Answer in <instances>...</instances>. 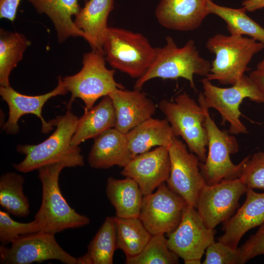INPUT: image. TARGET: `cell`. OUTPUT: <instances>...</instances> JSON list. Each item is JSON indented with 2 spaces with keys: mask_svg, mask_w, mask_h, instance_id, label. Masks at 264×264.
I'll use <instances>...</instances> for the list:
<instances>
[{
  "mask_svg": "<svg viewBox=\"0 0 264 264\" xmlns=\"http://www.w3.org/2000/svg\"><path fill=\"white\" fill-rule=\"evenodd\" d=\"M78 119L70 108H67L65 114L50 120L56 128L48 138L37 145L17 146V152L25 155V158L21 162L12 164L13 167L19 172L27 173L57 162H66L70 167L83 166L85 163L81 149L71 144Z\"/></svg>",
  "mask_w": 264,
  "mask_h": 264,
  "instance_id": "obj_1",
  "label": "cell"
},
{
  "mask_svg": "<svg viewBox=\"0 0 264 264\" xmlns=\"http://www.w3.org/2000/svg\"><path fill=\"white\" fill-rule=\"evenodd\" d=\"M66 167H70L67 163L57 162L38 170L42 198L34 220L40 225V232L55 235L66 229L85 226L90 222L87 216L78 213L69 206L62 194L59 178L62 170Z\"/></svg>",
  "mask_w": 264,
  "mask_h": 264,
  "instance_id": "obj_2",
  "label": "cell"
},
{
  "mask_svg": "<svg viewBox=\"0 0 264 264\" xmlns=\"http://www.w3.org/2000/svg\"><path fill=\"white\" fill-rule=\"evenodd\" d=\"M162 47L155 48V58L152 64L134 85L140 89L149 80L156 78L163 79L184 78L190 87L197 91L194 75L206 77L210 72L211 64L202 57L194 40H189L178 47L172 37L167 36Z\"/></svg>",
  "mask_w": 264,
  "mask_h": 264,
  "instance_id": "obj_3",
  "label": "cell"
},
{
  "mask_svg": "<svg viewBox=\"0 0 264 264\" xmlns=\"http://www.w3.org/2000/svg\"><path fill=\"white\" fill-rule=\"evenodd\" d=\"M206 47L215 58L205 77L232 86L242 78L252 57L264 48V44L242 35L219 33L208 39Z\"/></svg>",
  "mask_w": 264,
  "mask_h": 264,
  "instance_id": "obj_4",
  "label": "cell"
},
{
  "mask_svg": "<svg viewBox=\"0 0 264 264\" xmlns=\"http://www.w3.org/2000/svg\"><path fill=\"white\" fill-rule=\"evenodd\" d=\"M103 49L113 68L137 79L149 68L155 55V48L143 34L118 27H109Z\"/></svg>",
  "mask_w": 264,
  "mask_h": 264,
  "instance_id": "obj_5",
  "label": "cell"
},
{
  "mask_svg": "<svg viewBox=\"0 0 264 264\" xmlns=\"http://www.w3.org/2000/svg\"><path fill=\"white\" fill-rule=\"evenodd\" d=\"M106 61L104 52L92 50L84 54L83 67L78 72L63 78L65 88L71 94L67 108H71L76 98H79L85 105V110H88L100 98L117 88H124L114 79L115 70L106 67Z\"/></svg>",
  "mask_w": 264,
  "mask_h": 264,
  "instance_id": "obj_6",
  "label": "cell"
},
{
  "mask_svg": "<svg viewBox=\"0 0 264 264\" xmlns=\"http://www.w3.org/2000/svg\"><path fill=\"white\" fill-rule=\"evenodd\" d=\"M159 108L176 136H180L189 150L195 154L201 162H204L208 140L204 108L185 92L177 95L174 101L161 100Z\"/></svg>",
  "mask_w": 264,
  "mask_h": 264,
  "instance_id": "obj_7",
  "label": "cell"
},
{
  "mask_svg": "<svg viewBox=\"0 0 264 264\" xmlns=\"http://www.w3.org/2000/svg\"><path fill=\"white\" fill-rule=\"evenodd\" d=\"M203 91L198 97V103L209 110L214 108L220 113L222 121L229 124L232 134L247 133L248 131L240 120V106L245 98L264 103V97L249 78L244 75L235 84L229 88L213 85L206 77L201 80Z\"/></svg>",
  "mask_w": 264,
  "mask_h": 264,
  "instance_id": "obj_8",
  "label": "cell"
},
{
  "mask_svg": "<svg viewBox=\"0 0 264 264\" xmlns=\"http://www.w3.org/2000/svg\"><path fill=\"white\" fill-rule=\"evenodd\" d=\"M203 108L208 152L205 161L200 162L199 168L206 184L213 185L239 177L245 158L238 164L233 163L230 158L231 154L239 151L236 138L232 134L221 130L211 117L209 110Z\"/></svg>",
  "mask_w": 264,
  "mask_h": 264,
  "instance_id": "obj_9",
  "label": "cell"
},
{
  "mask_svg": "<svg viewBox=\"0 0 264 264\" xmlns=\"http://www.w3.org/2000/svg\"><path fill=\"white\" fill-rule=\"evenodd\" d=\"M188 149L177 137L174 138L168 147L171 168L166 183L188 205L196 208L199 194L207 184L200 170L199 158Z\"/></svg>",
  "mask_w": 264,
  "mask_h": 264,
  "instance_id": "obj_10",
  "label": "cell"
},
{
  "mask_svg": "<svg viewBox=\"0 0 264 264\" xmlns=\"http://www.w3.org/2000/svg\"><path fill=\"white\" fill-rule=\"evenodd\" d=\"M214 229L204 224L196 208L187 205L177 227L167 234L169 248L185 264H200L207 248L215 241Z\"/></svg>",
  "mask_w": 264,
  "mask_h": 264,
  "instance_id": "obj_11",
  "label": "cell"
},
{
  "mask_svg": "<svg viewBox=\"0 0 264 264\" xmlns=\"http://www.w3.org/2000/svg\"><path fill=\"white\" fill-rule=\"evenodd\" d=\"M165 183L143 198L139 218L152 235H167L173 231L180 223L188 205Z\"/></svg>",
  "mask_w": 264,
  "mask_h": 264,
  "instance_id": "obj_12",
  "label": "cell"
},
{
  "mask_svg": "<svg viewBox=\"0 0 264 264\" xmlns=\"http://www.w3.org/2000/svg\"><path fill=\"white\" fill-rule=\"evenodd\" d=\"M55 235L38 232L22 236L10 247L0 246V264H30L56 260L66 264H79L75 258L64 250Z\"/></svg>",
  "mask_w": 264,
  "mask_h": 264,
  "instance_id": "obj_13",
  "label": "cell"
},
{
  "mask_svg": "<svg viewBox=\"0 0 264 264\" xmlns=\"http://www.w3.org/2000/svg\"><path fill=\"white\" fill-rule=\"evenodd\" d=\"M248 189L240 177L207 184L199 194L196 207L206 226L214 229L227 220Z\"/></svg>",
  "mask_w": 264,
  "mask_h": 264,
  "instance_id": "obj_14",
  "label": "cell"
},
{
  "mask_svg": "<svg viewBox=\"0 0 264 264\" xmlns=\"http://www.w3.org/2000/svg\"><path fill=\"white\" fill-rule=\"evenodd\" d=\"M61 76L58 77V84L51 91L45 94L30 96L21 94L10 86L0 87V95L8 105L9 116L3 126V130L8 134H15L20 129L18 121L23 115L32 114L39 117L42 122V132L47 133L54 128L51 121L47 122L42 114L43 107L51 98L64 95L67 93Z\"/></svg>",
  "mask_w": 264,
  "mask_h": 264,
  "instance_id": "obj_15",
  "label": "cell"
},
{
  "mask_svg": "<svg viewBox=\"0 0 264 264\" xmlns=\"http://www.w3.org/2000/svg\"><path fill=\"white\" fill-rule=\"evenodd\" d=\"M170 168L168 147L159 146L135 156L123 167L121 174L135 181L144 196L166 182Z\"/></svg>",
  "mask_w": 264,
  "mask_h": 264,
  "instance_id": "obj_16",
  "label": "cell"
},
{
  "mask_svg": "<svg viewBox=\"0 0 264 264\" xmlns=\"http://www.w3.org/2000/svg\"><path fill=\"white\" fill-rule=\"evenodd\" d=\"M208 0H161L155 15L162 26L188 31L198 28L210 14Z\"/></svg>",
  "mask_w": 264,
  "mask_h": 264,
  "instance_id": "obj_17",
  "label": "cell"
},
{
  "mask_svg": "<svg viewBox=\"0 0 264 264\" xmlns=\"http://www.w3.org/2000/svg\"><path fill=\"white\" fill-rule=\"evenodd\" d=\"M109 96L115 110V127L126 134L143 121L152 117L156 107L140 89L117 88Z\"/></svg>",
  "mask_w": 264,
  "mask_h": 264,
  "instance_id": "obj_18",
  "label": "cell"
},
{
  "mask_svg": "<svg viewBox=\"0 0 264 264\" xmlns=\"http://www.w3.org/2000/svg\"><path fill=\"white\" fill-rule=\"evenodd\" d=\"M242 206L225 224L224 233L219 239L229 247L237 249L243 235L249 230L264 223V193L248 189Z\"/></svg>",
  "mask_w": 264,
  "mask_h": 264,
  "instance_id": "obj_19",
  "label": "cell"
},
{
  "mask_svg": "<svg viewBox=\"0 0 264 264\" xmlns=\"http://www.w3.org/2000/svg\"><path fill=\"white\" fill-rule=\"evenodd\" d=\"M132 158L126 134L112 128L94 138L88 161L92 168L106 169L115 165L123 168Z\"/></svg>",
  "mask_w": 264,
  "mask_h": 264,
  "instance_id": "obj_20",
  "label": "cell"
},
{
  "mask_svg": "<svg viewBox=\"0 0 264 264\" xmlns=\"http://www.w3.org/2000/svg\"><path fill=\"white\" fill-rule=\"evenodd\" d=\"M113 7L114 0H88L75 16V25L83 32V38L92 50L104 52L103 43L109 28L108 19Z\"/></svg>",
  "mask_w": 264,
  "mask_h": 264,
  "instance_id": "obj_21",
  "label": "cell"
},
{
  "mask_svg": "<svg viewBox=\"0 0 264 264\" xmlns=\"http://www.w3.org/2000/svg\"><path fill=\"white\" fill-rule=\"evenodd\" d=\"M133 158L154 146L168 147L176 135L168 121L152 117L143 121L126 133Z\"/></svg>",
  "mask_w": 264,
  "mask_h": 264,
  "instance_id": "obj_22",
  "label": "cell"
},
{
  "mask_svg": "<svg viewBox=\"0 0 264 264\" xmlns=\"http://www.w3.org/2000/svg\"><path fill=\"white\" fill-rule=\"evenodd\" d=\"M37 12L46 15L57 31L58 42L62 43L70 37H83V32L72 21L81 7L79 0H28ZM85 2L88 0H83Z\"/></svg>",
  "mask_w": 264,
  "mask_h": 264,
  "instance_id": "obj_23",
  "label": "cell"
},
{
  "mask_svg": "<svg viewBox=\"0 0 264 264\" xmlns=\"http://www.w3.org/2000/svg\"><path fill=\"white\" fill-rule=\"evenodd\" d=\"M116 115L112 100L109 95L88 110L78 119L71 144L78 146L90 138H95L105 131L114 128Z\"/></svg>",
  "mask_w": 264,
  "mask_h": 264,
  "instance_id": "obj_24",
  "label": "cell"
},
{
  "mask_svg": "<svg viewBox=\"0 0 264 264\" xmlns=\"http://www.w3.org/2000/svg\"><path fill=\"white\" fill-rule=\"evenodd\" d=\"M119 179L109 177L106 195L115 210L116 215L123 218L139 217L143 194L137 182L127 177Z\"/></svg>",
  "mask_w": 264,
  "mask_h": 264,
  "instance_id": "obj_25",
  "label": "cell"
},
{
  "mask_svg": "<svg viewBox=\"0 0 264 264\" xmlns=\"http://www.w3.org/2000/svg\"><path fill=\"white\" fill-rule=\"evenodd\" d=\"M117 249L123 251L126 258L138 254L152 235L139 217L123 218L113 217Z\"/></svg>",
  "mask_w": 264,
  "mask_h": 264,
  "instance_id": "obj_26",
  "label": "cell"
},
{
  "mask_svg": "<svg viewBox=\"0 0 264 264\" xmlns=\"http://www.w3.org/2000/svg\"><path fill=\"white\" fill-rule=\"evenodd\" d=\"M116 249L113 217H107L89 242L87 253L78 258L79 264H112Z\"/></svg>",
  "mask_w": 264,
  "mask_h": 264,
  "instance_id": "obj_27",
  "label": "cell"
},
{
  "mask_svg": "<svg viewBox=\"0 0 264 264\" xmlns=\"http://www.w3.org/2000/svg\"><path fill=\"white\" fill-rule=\"evenodd\" d=\"M208 9L210 14L218 16L225 22L230 34L246 35L264 44V28L247 16L244 8H230L208 0Z\"/></svg>",
  "mask_w": 264,
  "mask_h": 264,
  "instance_id": "obj_28",
  "label": "cell"
},
{
  "mask_svg": "<svg viewBox=\"0 0 264 264\" xmlns=\"http://www.w3.org/2000/svg\"><path fill=\"white\" fill-rule=\"evenodd\" d=\"M31 41L22 34L0 29V84L9 86L12 70L22 60L25 49Z\"/></svg>",
  "mask_w": 264,
  "mask_h": 264,
  "instance_id": "obj_29",
  "label": "cell"
},
{
  "mask_svg": "<svg viewBox=\"0 0 264 264\" xmlns=\"http://www.w3.org/2000/svg\"><path fill=\"white\" fill-rule=\"evenodd\" d=\"M24 177L14 172H7L0 177V205L6 212L19 217L30 214L28 199L23 193Z\"/></svg>",
  "mask_w": 264,
  "mask_h": 264,
  "instance_id": "obj_30",
  "label": "cell"
},
{
  "mask_svg": "<svg viewBox=\"0 0 264 264\" xmlns=\"http://www.w3.org/2000/svg\"><path fill=\"white\" fill-rule=\"evenodd\" d=\"M178 257L168 247L164 234L152 235L143 250L137 255L126 258V264H176Z\"/></svg>",
  "mask_w": 264,
  "mask_h": 264,
  "instance_id": "obj_31",
  "label": "cell"
},
{
  "mask_svg": "<svg viewBox=\"0 0 264 264\" xmlns=\"http://www.w3.org/2000/svg\"><path fill=\"white\" fill-rule=\"evenodd\" d=\"M40 231V225L35 220L20 222L13 220L7 212L0 211V242L2 245L11 244L22 236Z\"/></svg>",
  "mask_w": 264,
  "mask_h": 264,
  "instance_id": "obj_32",
  "label": "cell"
},
{
  "mask_svg": "<svg viewBox=\"0 0 264 264\" xmlns=\"http://www.w3.org/2000/svg\"><path fill=\"white\" fill-rule=\"evenodd\" d=\"M248 189H264V153L245 157L240 177Z\"/></svg>",
  "mask_w": 264,
  "mask_h": 264,
  "instance_id": "obj_33",
  "label": "cell"
},
{
  "mask_svg": "<svg viewBox=\"0 0 264 264\" xmlns=\"http://www.w3.org/2000/svg\"><path fill=\"white\" fill-rule=\"evenodd\" d=\"M203 264H243L246 263L240 247L232 248L218 241L206 249Z\"/></svg>",
  "mask_w": 264,
  "mask_h": 264,
  "instance_id": "obj_34",
  "label": "cell"
},
{
  "mask_svg": "<svg viewBox=\"0 0 264 264\" xmlns=\"http://www.w3.org/2000/svg\"><path fill=\"white\" fill-rule=\"evenodd\" d=\"M240 248L246 262L258 256L264 255V223Z\"/></svg>",
  "mask_w": 264,
  "mask_h": 264,
  "instance_id": "obj_35",
  "label": "cell"
},
{
  "mask_svg": "<svg viewBox=\"0 0 264 264\" xmlns=\"http://www.w3.org/2000/svg\"><path fill=\"white\" fill-rule=\"evenodd\" d=\"M22 0H0V18L13 22Z\"/></svg>",
  "mask_w": 264,
  "mask_h": 264,
  "instance_id": "obj_36",
  "label": "cell"
},
{
  "mask_svg": "<svg viewBox=\"0 0 264 264\" xmlns=\"http://www.w3.org/2000/svg\"><path fill=\"white\" fill-rule=\"evenodd\" d=\"M249 77L264 97V69L257 68L253 70Z\"/></svg>",
  "mask_w": 264,
  "mask_h": 264,
  "instance_id": "obj_37",
  "label": "cell"
},
{
  "mask_svg": "<svg viewBox=\"0 0 264 264\" xmlns=\"http://www.w3.org/2000/svg\"><path fill=\"white\" fill-rule=\"evenodd\" d=\"M242 5L246 11L253 12L264 8V0H245Z\"/></svg>",
  "mask_w": 264,
  "mask_h": 264,
  "instance_id": "obj_38",
  "label": "cell"
},
{
  "mask_svg": "<svg viewBox=\"0 0 264 264\" xmlns=\"http://www.w3.org/2000/svg\"><path fill=\"white\" fill-rule=\"evenodd\" d=\"M257 68L264 69V58L257 65Z\"/></svg>",
  "mask_w": 264,
  "mask_h": 264,
  "instance_id": "obj_39",
  "label": "cell"
}]
</instances>
